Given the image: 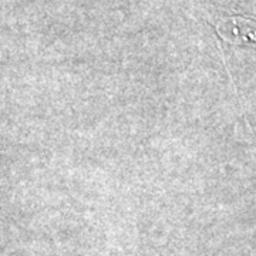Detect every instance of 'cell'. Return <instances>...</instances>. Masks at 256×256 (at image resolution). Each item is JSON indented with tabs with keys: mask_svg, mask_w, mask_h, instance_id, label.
Masks as SVG:
<instances>
[{
	"mask_svg": "<svg viewBox=\"0 0 256 256\" xmlns=\"http://www.w3.org/2000/svg\"><path fill=\"white\" fill-rule=\"evenodd\" d=\"M220 36L230 43H255L256 20L244 16H232L216 26Z\"/></svg>",
	"mask_w": 256,
	"mask_h": 256,
	"instance_id": "1",
	"label": "cell"
}]
</instances>
